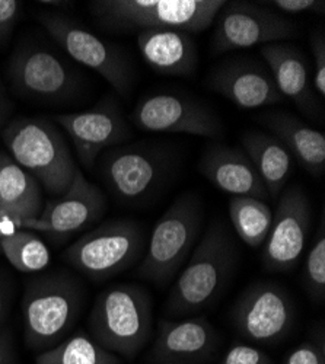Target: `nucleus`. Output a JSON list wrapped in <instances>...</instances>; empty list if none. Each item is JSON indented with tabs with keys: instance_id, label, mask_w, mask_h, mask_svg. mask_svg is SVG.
Wrapping results in <instances>:
<instances>
[{
	"instance_id": "nucleus-30",
	"label": "nucleus",
	"mask_w": 325,
	"mask_h": 364,
	"mask_svg": "<svg viewBox=\"0 0 325 364\" xmlns=\"http://www.w3.org/2000/svg\"><path fill=\"white\" fill-rule=\"evenodd\" d=\"M311 50L314 54V90L318 97L325 98V34L322 29L314 31L311 36Z\"/></svg>"
},
{
	"instance_id": "nucleus-15",
	"label": "nucleus",
	"mask_w": 325,
	"mask_h": 364,
	"mask_svg": "<svg viewBox=\"0 0 325 364\" xmlns=\"http://www.w3.org/2000/svg\"><path fill=\"white\" fill-rule=\"evenodd\" d=\"M54 121L69 134L80 162L87 169L95 165L105 149L122 144L132 134L120 105L111 97L83 112L58 114Z\"/></svg>"
},
{
	"instance_id": "nucleus-20",
	"label": "nucleus",
	"mask_w": 325,
	"mask_h": 364,
	"mask_svg": "<svg viewBox=\"0 0 325 364\" xmlns=\"http://www.w3.org/2000/svg\"><path fill=\"white\" fill-rule=\"evenodd\" d=\"M139 51L152 70L164 76L191 77L198 53L191 34L176 29H143L137 33Z\"/></svg>"
},
{
	"instance_id": "nucleus-5",
	"label": "nucleus",
	"mask_w": 325,
	"mask_h": 364,
	"mask_svg": "<svg viewBox=\"0 0 325 364\" xmlns=\"http://www.w3.org/2000/svg\"><path fill=\"white\" fill-rule=\"evenodd\" d=\"M152 300L142 286L120 283L104 290L90 314L91 338L112 354L136 357L152 336Z\"/></svg>"
},
{
	"instance_id": "nucleus-24",
	"label": "nucleus",
	"mask_w": 325,
	"mask_h": 364,
	"mask_svg": "<svg viewBox=\"0 0 325 364\" xmlns=\"http://www.w3.org/2000/svg\"><path fill=\"white\" fill-rule=\"evenodd\" d=\"M241 143L267 188L269 197L277 198L293 171L292 154L277 137L264 132H245Z\"/></svg>"
},
{
	"instance_id": "nucleus-33",
	"label": "nucleus",
	"mask_w": 325,
	"mask_h": 364,
	"mask_svg": "<svg viewBox=\"0 0 325 364\" xmlns=\"http://www.w3.org/2000/svg\"><path fill=\"white\" fill-rule=\"evenodd\" d=\"M269 5L286 15H299L307 12L324 14L325 11L324 0H273Z\"/></svg>"
},
{
	"instance_id": "nucleus-3",
	"label": "nucleus",
	"mask_w": 325,
	"mask_h": 364,
	"mask_svg": "<svg viewBox=\"0 0 325 364\" xmlns=\"http://www.w3.org/2000/svg\"><path fill=\"white\" fill-rule=\"evenodd\" d=\"M85 301L80 282L66 271L29 280L22 297L23 338L33 350H48L73 328Z\"/></svg>"
},
{
	"instance_id": "nucleus-18",
	"label": "nucleus",
	"mask_w": 325,
	"mask_h": 364,
	"mask_svg": "<svg viewBox=\"0 0 325 364\" xmlns=\"http://www.w3.org/2000/svg\"><path fill=\"white\" fill-rule=\"evenodd\" d=\"M218 332L206 318L161 321L149 351L152 364H200L218 347Z\"/></svg>"
},
{
	"instance_id": "nucleus-4",
	"label": "nucleus",
	"mask_w": 325,
	"mask_h": 364,
	"mask_svg": "<svg viewBox=\"0 0 325 364\" xmlns=\"http://www.w3.org/2000/svg\"><path fill=\"white\" fill-rule=\"evenodd\" d=\"M225 0H94V19L110 31L176 29L200 34L211 28Z\"/></svg>"
},
{
	"instance_id": "nucleus-11",
	"label": "nucleus",
	"mask_w": 325,
	"mask_h": 364,
	"mask_svg": "<svg viewBox=\"0 0 325 364\" xmlns=\"http://www.w3.org/2000/svg\"><path fill=\"white\" fill-rule=\"evenodd\" d=\"M8 76L15 92L38 102H60L78 89V76L63 57L40 46H21L9 58Z\"/></svg>"
},
{
	"instance_id": "nucleus-35",
	"label": "nucleus",
	"mask_w": 325,
	"mask_h": 364,
	"mask_svg": "<svg viewBox=\"0 0 325 364\" xmlns=\"http://www.w3.org/2000/svg\"><path fill=\"white\" fill-rule=\"evenodd\" d=\"M0 364H14L12 340L8 331H0Z\"/></svg>"
},
{
	"instance_id": "nucleus-9",
	"label": "nucleus",
	"mask_w": 325,
	"mask_h": 364,
	"mask_svg": "<svg viewBox=\"0 0 325 364\" xmlns=\"http://www.w3.org/2000/svg\"><path fill=\"white\" fill-rule=\"evenodd\" d=\"M174 166V156L154 144H126L108 149L101 156L100 173L112 194L126 203L149 197Z\"/></svg>"
},
{
	"instance_id": "nucleus-21",
	"label": "nucleus",
	"mask_w": 325,
	"mask_h": 364,
	"mask_svg": "<svg viewBox=\"0 0 325 364\" xmlns=\"http://www.w3.org/2000/svg\"><path fill=\"white\" fill-rule=\"evenodd\" d=\"M43 208L40 182L8 154L0 151V213L8 216L19 229L21 223L37 219Z\"/></svg>"
},
{
	"instance_id": "nucleus-22",
	"label": "nucleus",
	"mask_w": 325,
	"mask_h": 364,
	"mask_svg": "<svg viewBox=\"0 0 325 364\" xmlns=\"http://www.w3.org/2000/svg\"><path fill=\"white\" fill-rule=\"evenodd\" d=\"M260 51L282 97L293 101L307 114H314L316 101L302 53L283 44L264 46Z\"/></svg>"
},
{
	"instance_id": "nucleus-17",
	"label": "nucleus",
	"mask_w": 325,
	"mask_h": 364,
	"mask_svg": "<svg viewBox=\"0 0 325 364\" xmlns=\"http://www.w3.org/2000/svg\"><path fill=\"white\" fill-rule=\"evenodd\" d=\"M208 85L241 109L270 107L284 101L270 70L248 58L225 60L211 70Z\"/></svg>"
},
{
	"instance_id": "nucleus-31",
	"label": "nucleus",
	"mask_w": 325,
	"mask_h": 364,
	"mask_svg": "<svg viewBox=\"0 0 325 364\" xmlns=\"http://www.w3.org/2000/svg\"><path fill=\"white\" fill-rule=\"evenodd\" d=\"M219 364H275L272 357L255 347L236 344L229 348Z\"/></svg>"
},
{
	"instance_id": "nucleus-1",
	"label": "nucleus",
	"mask_w": 325,
	"mask_h": 364,
	"mask_svg": "<svg viewBox=\"0 0 325 364\" xmlns=\"http://www.w3.org/2000/svg\"><path fill=\"white\" fill-rule=\"evenodd\" d=\"M235 262L236 245L229 229L219 220L211 223L174 283L166 311L188 315L212 305L228 284Z\"/></svg>"
},
{
	"instance_id": "nucleus-10",
	"label": "nucleus",
	"mask_w": 325,
	"mask_h": 364,
	"mask_svg": "<svg viewBox=\"0 0 325 364\" xmlns=\"http://www.w3.org/2000/svg\"><path fill=\"white\" fill-rule=\"evenodd\" d=\"M211 50L213 54L276 43L297 34V25L272 8L252 2H225L215 18Z\"/></svg>"
},
{
	"instance_id": "nucleus-6",
	"label": "nucleus",
	"mask_w": 325,
	"mask_h": 364,
	"mask_svg": "<svg viewBox=\"0 0 325 364\" xmlns=\"http://www.w3.org/2000/svg\"><path fill=\"white\" fill-rule=\"evenodd\" d=\"M203 226V203L196 194L176 198L154 228L137 269L158 286L169 284L190 257Z\"/></svg>"
},
{
	"instance_id": "nucleus-16",
	"label": "nucleus",
	"mask_w": 325,
	"mask_h": 364,
	"mask_svg": "<svg viewBox=\"0 0 325 364\" xmlns=\"http://www.w3.org/2000/svg\"><path fill=\"white\" fill-rule=\"evenodd\" d=\"M105 208L104 193L78 169L69 190L44 204L41 215L21 223L19 229H31L53 236H69L98 222L105 213Z\"/></svg>"
},
{
	"instance_id": "nucleus-8",
	"label": "nucleus",
	"mask_w": 325,
	"mask_h": 364,
	"mask_svg": "<svg viewBox=\"0 0 325 364\" xmlns=\"http://www.w3.org/2000/svg\"><path fill=\"white\" fill-rule=\"evenodd\" d=\"M36 18L53 40L78 63L101 75L120 97L127 98L132 94L134 70L120 48L100 38L66 15L38 12Z\"/></svg>"
},
{
	"instance_id": "nucleus-37",
	"label": "nucleus",
	"mask_w": 325,
	"mask_h": 364,
	"mask_svg": "<svg viewBox=\"0 0 325 364\" xmlns=\"http://www.w3.org/2000/svg\"><path fill=\"white\" fill-rule=\"evenodd\" d=\"M6 117H8V114H0V127H2V124L5 123Z\"/></svg>"
},
{
	"instance_id": "nucleus-26",
	"label": "nucleus",
	"mask_w": 325,
	"mask_h": 364,
	"mask_svg": "<svg viewBox=\"0 0 325 364\" xmlns=\"http://www.w3.org/2000/svg\"><path fill=\"white\" fill-rule=\"evenodd\" d=\"M34 364H122L118 357L86 333H75L73 337L55 344L37 355Z\"/></svg>"
},
{
	"instance_id": "nucleus-7",
	"label": "nucleus",
	"mask_w": 325,
	"mask_h": 364,
	"mask_svg": "<svg viewBox=\"0 0 325 364\" xmlns=\"http://www.w3.org/2000/svg\"><path fill=\"white\" fill-rule=\"evenodd\" d=\"M146 250L144 229L134 220H111L85 233L63 254V259L94 282L122 274Z\"/></svg>"
},
{
	"instance_id": "nucleus-2",
	"label": "nucleus",
	"mask_w": 325,
	"mask_h": 364,
	"mask_svg": "<svg viewBox=\"0 0 325 364\" xmlns=\"http://www.w3.org/2000/svg\"><path fill=\"white\" fill-rule=\"evenodd\" d=\"M9 156L31 173L46 193L63 196L78 172L70 149L53 121L40 117H19L4 129Z\"/></svg>"
},
{
	"instance_id": "nucleus-36",
	"label": "nucleus",
	"mask_w": 325,
	"mask_h": 364,
	"mask_svg": "<svg viewBox=\"0 0 325 364\" xmlns=\"http://www.w3.org/2000/svg\"><path fill=\"white\" fill-rule=\"evenodd\" d=\"M0 114H9V101L2 83H0Z\"/></svg>"
},
{
	"instance_id": "nucleus-25",
	"label": "nucleus",
	"mask_w": 325,
	"mask_h": 364,
	"mask_svg": "<svg viewBox=\"0 0 325 364\" xmlns=\"http://www.w3.org/2000/svg\"><path fill=\"white\" fill-rule=\"evenodd\" d=\"M229 218L238 236L252 248H260L267 239L273 211L269 204L252 197H232L229 201Z\"/></svg>"
},
{
	"instance_id": "nucleus-14",
	"label": "nucleus",
	"mask_w": 325,
	"mask_h": 364,
	"mask_svg": "<svg viewBox=\"0 0 325 364\" xmlns=\"http://www.w3.org/2000/svg\"><path fill=\"white\" fill-rule=\"evenodd\" d=\"M311 226L309 200L299 186L283 190L270 233L261 254L262 267L270 272H286L298 264Z\"/></svg>"
},
{
	"instance_id": "nucleus-13",
	"label": "nucleus",
	"mask_w": 325,
	"mask_h": 364,
	"mask_svg": "<svg viewBox=\"0 0 325 364\" xmlns=\"http://www.w3.org/2000/svg\"><path fill=\"white\" fill-rule=\"evenodd\" d=\"M134 124L149 133H184L219 140L225 126L218 114L198 100L179 94L142 98L133 114Z\"/></svg>"
},
{
	"instance_id": "nucleus-34",
	"label": "nucleus",
	"mask_w": 325,
	"mask_h": 364,
	"mask_svg": "<svg viewBox=\"0 0 325 364\" xmlns=\"http://www.w3.org/2000/svg\"><path fill=\"white\" fill-rule=\"evenodd\" d=\"M9 303H11V286L8 282L4 280L2 276H0V328H2L8 316Z\"/></svg>"
},
{
	"instance_id": "nucleus-32",
	"label": "nucleus",
	"mask_w": 325,
	"mask_h": 364,
	"mask_svg": "<svg viewBox=\"0 0 325 364\" xmlns=\"http://www.w3.org/2000/svg\"><path fill=\"white\" fill-rule=\"evenodd\" d=\"M22 4L18 0H0V46L9 41L14 29L21 19Z\"/></svg>"
},
{
	"instance_id": "nucleus-19",
	"label": "nucleus",
	"mask_w": 325,
	"mask_h": 364,
	"mask_svg": "<svg viewBox=\"0 0 325 364\" xmlns=\"http://www.w3.org/2000/svg\"><path fill=\"white\" fill-rule=\"evenodd\" d=\"M198 171L219 191L232 197H252L262 201L269 198L262 179L240 147L211 143L200 158Z\"/></svg>"
},
{
	"instance_id": "nucleus-29",
	"label": "nucleus",
	"mask_w": 325,
	"mask_h": 364,
	"mask_svg": "<svg viewBox=\"0 0 325 364\" xmlns=\"http://www.w3.org/2000/svg\"><path fill=\"white\" fill-rule=\"evenodd\" d=\"M283 364H325L324 338L304 341L289 353Z\"/></svg>"
},
{
	"instance_id": "nucleus-27",
	"label": "nucleus",
	"mask_w": 325,
	"mask_h": 364,
	"mask_svg": "<svg viewBox=\"0 0 325 364\" xmlns=\"http://www.w3.org/2000/svg\"><path fill=\"white\" fill-rule=\"evenodd\" d=\"M0 251L18 271L29 274L43 271L51 261V252L40 236L23 229L0 240Z\"/></svg>"
},
{
	"instance_id": "nucleus-28",
	"label": "nucleus",
	"mask_w": 325,
	"mask_h": 364,
	"mask_svg": "<svg viewBox=\"0 0 325 364\" xmlns=\"http://www.w3.org/2000/svg\"><path fill=\"white\" fill-rule=\"evenodd\" d=\"M305 289L311 299L322 301L325 296V225L324 216H321V225L316 235V240L308 252L304 267Z\"/></svg>"
},
{
	"instance_id": "nucleus-23",
	"label": "nucleus",
	"mask_w": 325,
	"mask_h": 364,
	"mask_svg": "<svg viewBox=\"0 0 325 364\" xmlns=\"http://www.w3.org/2000/svg\"><path fill=\"white\" fill-rule=\"evenodd\" d=\"M261 123L277 137L301 166L314 178L325 172V136L308 127L304 121L286 112H269Z\"/></svg>"
},
{
	"instance_id": "nucleus-12",
	"label": "nucleus",
	"mask_w": 325,
	"mask_h": 364,
	"mask_svg": "<svg viewBox=\"0 0 325 364\" xmlns=\"http://www.w3.org/2000/svg\"><path fill=\"white\" fill-rule=\"evenodd\" d=\"M297 311L290 294L277 283L257 282L245 289L232 309V321L243 337L276 344L290 332Z\"/></svg>"
}]
</instances>
